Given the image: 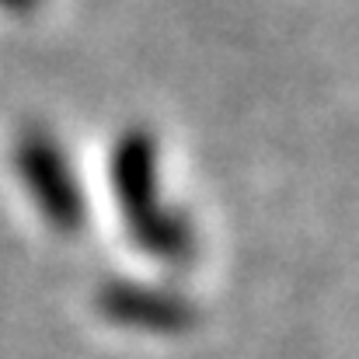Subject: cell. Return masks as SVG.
<instances>
[{"mask_svg": "<svg viewBox=\"0 0 359 359\" xmlns=\"http://www.w3.org/2000/svg\"><path fill=\"white\" fill-rule=\"evenodd\" d=\"M109 185L129 241L168 269H189L199 258V227L189 210L164 199L161 143L147 126L122 129L109 150Z\"/></svg>", "mask_w": 359, "mask_h": 359, "instance_id": "1", "label": "cell"}, {"mask_svg": "<svg viewBox=\"0 0 359 359\" xmlns=\"http://www.w3.org/2000/svg\"><path fill=\"white\" fill-rule=\"evenodd\" d=\"M11 161L42 224L56 234H81L88 224V192L63 143L49 129L28 126L18 133Z\"/></svg>", "mask_w": 359, "mask_h": 359, "instance_id": "2", "label": "cell"}, {"mask_svg": "<svg viewBox=\"0 0 359 359\" xmlns=\"http://www.w3.org/2000/svg\"><path fill=\"white\" fill-rule=\"evenodd\" d=\"M95 311L109 325L143 335H185L199 325L196 300L164 283L105 279L95 293Z\"/></svg>", "mask_w": 359, "mask_h": 359, "instance_id": "3", "label": "cell"}, {"mask_svg": "<svg viewBox=\"0 0 359 359\" xmlns=\"http://www.w3.org/2000/svg\"><path fill=\"white\" fill-rule=\"evenodd\" d=\"M39 7H42V0H0V11H7V14H32Z\"/></svg>", "mask_w": 359, "mask_h": 359, "instance_id": "4", "label": "cell"}]
</instances>
